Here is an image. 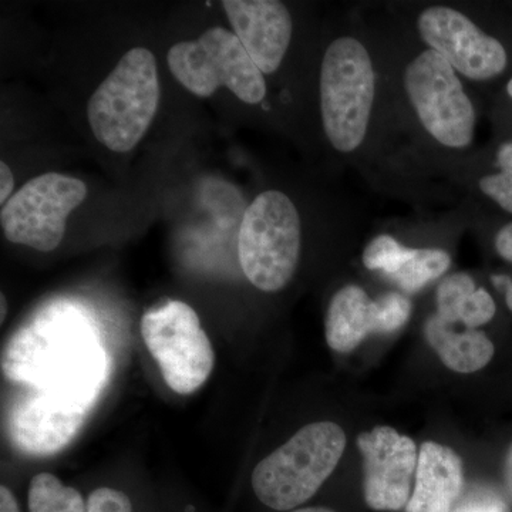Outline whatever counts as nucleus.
I'll return each instance as SVG.
<instances>
[{"label":"nucleus","mask_w":512,"mask_h":512,"mask_svg":"<svg viewBox=\"0 0 512 512\" xmlns=\"http://www.w3.org/2000/svg\"><path fill=\"white\" fill-rule=\"evenodd\" d=\"M2 372L9 382L93 410L109 384L111 359L90 313L56 301L13 333Z\"/></svg>","instance_id":"1"},{"label":"nucleus","mask_w":512,"mask_h":512,"mask_svg":"<svg viewBox=\"0 0 512 512\" xmlns=\"http://www.w3.org/2000/svg\"><path fill=\"white\" fill-rule=\"evenodd\" d=\"M346 433L332 421L302 427L254 468L255 497L275 511H293L311 500L338 467Z\"/></svg>","instance_id":"2"},{"label":"nucleus","mask_w":512,"mask_h":512,"mask_svg":"<svg viewBox=\"0 0 512 512\" xmlns=\"http://www.w3.org/2000/svg\"><path fill=\"white\" fill-rule=\"evenodd\" d=\"M156 57L144 47L128 50L87 104L94 137L114 153L143 140L160 103Z\"/></svg>","instance_id":"3"},{"label":"nucleus","mask_w":512,"mask_h":512,"mask_svg":"<svg viewBox=\"0 0 512 512\" xmlns=\"http://www.w3.org/2000/svg\"><path fill=\"white\" fill-rule=\"evenodd\" d=\"M372 57L360 40H333L320 69V111L326 137L340 153H353L365 141L375 100Z\"/></svg>","instance_id":"4"},{"label":"nucleus","mask_w":512,"mask_h":512,"mask_svg":"<svg viewBox=\"0 0 512 512\" xmlns=\"http://www.w3.org/2000/svg\"><path fill=\"white\" fill-rule=\"evenodd\" d=\"M301 217L284 192H261L245 210L238 235L242 271L255 288L278 292L291 282L301 256Z\"/></svg>","instance_id":"5"},{"label":"nucleus","mask_w":512,"mask_h":512,"mask_svg":"<svg viewBox=\"0 0 512 512\" xmlns=\"http://www.w3.org/2000/svg\"><path fill=\"white\" fill-rule=\"evenodd\" d=\"M167 60L175 79L195 96L210 97L220 87L248 104L266 96L264 73L228 29L211 28L197 40L175 43Z\"/></svg>","instance_id":"6"},{"label":"nucleus","mask_w":512,"mask_h":512,"mask_svg":"<svg viewBox=\"0 0 512 512\" xmlns=\"http://www.w3.org/2000/svg\"><path fill=\"white\" fill-rule=\"evenodd\" d=\"M141 335L165 383L175 393H194L211 376L214 348L187 303L165 301L148 309L141 319Z\"/></svg>","instance_id":"7"},{"label":"nucleus","mask_w":512,"mask_h":512,"mask_svg":"<svg viewBox=\"0 0 512 512\" xmlns=\"http://www.w3.org/2000/svg\"><path fill=\"white\" fill-rule=\"evenodd\" d=\"M404 89L420 123L437 143L448 148L470 146L476 110L456 70L434 50H426L404 70Z\"/></svg>","instance_id":"8"},{"label":"nucleus","mask_w":512,"mask_h":512,"mask_svg":"<svg viewBox=\"0 0 512 512\" xmlns=\"http://www.w3.org/2000/svg\"><path fill=\"white\" fill-rule=\"evenodd\" d=\"M86 197V184L79 178L57 173L39 175L3 205V234L13 244L53 251L63 241L67 217Z\"/></svg>","instance_id":"9"},{"label":"nucleus","mask_w":512,"mask_h":512,"mask_svg":"<svg viewBox=\"0 0 512 512\" xmlns=\"http://www.w3.org/2000/svg\"><path fill=\"white\" fill-rule=\"evenodd\" d=\"M421 39L467 79L484 82L504 72V46L470 19L447 6H431L417 20Z\"/></svg>","instance_id":"10"},{"label":"nucleus","mask_w":512,"mask_h":512,"mask_svg":"<svg viewBox=\"0 0 512 512\" xmlns=\"http://www.w3.org/2000/svg\"><path fill=\"white\" fill-rule=\"evenodd\" d=\"M356 444L363 458V493L369 508L406 510L419 460L414 440L393 427L377 426L359 434Z\"/></svg>","instance_id":"11"},{"label":"nucleus","mask_w":512,"mask_h":512,"mask_svg":"<svg viewBox=\"0 0 512 512\" xmlns=\"http://www.w3.org/2000/svg\"><path fill=\"white\" fill-rule=\"evenodd\" d=\"M92 410L28 389L8 412L9 439L20 453L47 457L69 446Z\"/></svg>","instance_id":"12"},{"label":"nucleus","mask_w":512,"mask_h":512,"mask_svg":"<svg viewBox=\"0 0 512 512\" xmlns=\"http://www.w3.org/2000/svg\"><path fill=\"white\" fill-rule=\"evenodd\" d=\"M235 36L264 74L275 73L291 45V13L278 0H224Z\"/></svg>","instance_id":"13"},{"label":"nucleus","mask_w":512,"mask_h":512,"mask_svg":"<svg viewBox=\"0 0 512 512\" xmlns=\"http://www.w3.org/2000/svg\"><path fill=\"white\" fill-rule=\"evenodd\" d=\"M464 487L463 461L436 441L421 444L416 483L406 512H451Z\"/></svg>","instance_id":"14"},{"label":"nucleus","mask_w":512,"mask_h":512,"mask_svg":"<svg viewBox=\"0 0 512 512\" xmlns=\"http://www.w3.org/2000/svg\"><path fill=\"white\" fill-rule=\"evenodd\" d=\"M380 330L379 308L365 289L343 286L333 295L325 320L326 342L338 353H349Z\"/></svg>","instance_id":"15"},{"label":"nucleus","mask_w":512,"mask_h":512,"mask_svg":"<svg viewBox=\"0 0 512 512\" xmlns=\"http://www.w3.org/2000/svg\"><path fill=\"white\" fill-rule=\"evenodd\" d=\"M424 336L443 365L456 373L468 375L478 372L494 357V343L484 332L467 328L463 332H457L454 325L447 323L439 315L431 316L427 320Z\"/></svg>","instance_id":"16"},{"label":"nucleus","mask_w":512,"mask_h":512,"mask_svg":"<svg viewBox=\"0 0 512 512\" xmlns=\"http://www.w3.org/2000/svg\"><path fill=\"white\" fill-rule=\"evenodd\" d=\"M450 265V255L443 249L406 247L399 268L389 278L403 291L417 292L446 274Z\"/></svg>","instance_id":"17"},{"label":"nucleus","mask_w":512,"mask_h":512,"mask_svg":"<svg viewBox=\"0 0 512 512\" xmlns=\"http://www.w3.org/2000/svg\"><path fill=\"white\" fill-rule=\"evenodd\" d=\"M28 512H87L86 500L53 474L40 473L30 481Z\"/></svg>","instance_id":"18"},{"label":"nucleus","mask_w":512,"mask_h":512,"mask_svg":"<svg viewBox=\"0 0 512 512\" xmlns=\"http://www.w3.org/2000/svg\"><path fill=\"white\" fill-rule=\"evenodd\" d=\"M497 312L493 296L485 289L477 288L458 303L453 316V325L463 323L467 329H477L491 322Z\"/></svg>","instance_id":"19"},{"label":"nucleus","mask_w":512,"mask_h":512,"mask_svg":"<svg viewBox=\"0 0 512 512\" xmlns=\"http://www.w3.org/2000/svg\"><path fill=\"white\" fill-rule=\"evenodd\" d=\"M406 247L390 235H379L363 251V264L370 271H380L387 276L396 272L402 262Z\"/></svg>","instance_id":"20"},{"label":"nucleus","mask_w":512,"mask_h":512,"mask_svg":"<svg viewBox=\"0 0 512 512\" xmlns=\"http://www.w3.org/2000/svg\"><path fill=\"white\" fill-rule=\"evenodd\" d=\"M476 289V282L470 275L458 272V274L447 276L437 289V315L447 323H451L458 303Z\"/></svg>","instance_id":"21"},{"label":"nucleus","mask_w":512,"mask_h":512,"mask_svg":"<svg viewBox=\"0 0 512 512\" xmlns=\"http://www.w3.org/2000/svg\"><path fill=\"white\" fill-rule=\"evenodd\" d=\"M379 308L380 330L393 333L402 329L412 315V303L402 293L390 292L376 299Z\"/></svg>","instance_id":"22"},{"label":"nucleus","mask_w":512,"mask_h":512,"mask_svg":"<svg viewBox=\"0 0 512 512\" xmlns=\"http://www.w3.org/2000/svg\"><path fill=\"white\" fill-rule=\"evenodd\" d=\"M87 512H134L130 495L119 488L99 487L86 500Z\"/></svg>","instance_id":"23"},{"label":"nucleus","mask_w":512,"mask_h":512,"mask_svg":"<svg viewBox=\"0 0 512 512\" xmlns=\"http://www.w3.org/2000/svg\"><path fill=\"white\" fill-rule=\"evenodd\" d=\"M480 188L504 211L512 214V171H501V173L481 178Z\"/></svg>","instance_id":"24"},{"label":"nucleus","mask_w":512,"mask_h":512,"mask_svg":"<svg viewBox=\"0 0 512 512\" xmlns=\"http://www.w3.org/2000/svg\"><path fill=\"white\" fill-rule=\"evenodd\" d=\"M451 512H507V507L500 498L488 491L467 495L463 501L458 500Z\"/></svg>","instance_id":"25"},{"label":"nucleus","mask_w":512,"mask_h":512,"mask_svg":"<svg viewBox=\"0 0 512 512\" xmlns=\"http://www.w3.org/2000/svg\"><path fill=\"white\" fill-rule=\"evenodd\" d=\"M495 249L504 261L512 264V222L498 231L495 237Z\"/></svg>","instance_id":"26"},{"label":"nucleus","mask_w":512,"mask_h":512,"mask_svg":"<svg viewBox=\"0 0 512 512\" xmlns=\"http://www.w3.org/2000/svg\"><path fill=\"white\" fill-rule=\"evenodd\" d=\"M13 188H15V177H13L12 170L6 163H0V202L3 205L10 200Z\"/></svg>","instance_id":"27"},{"label":"nucleus","mask_w":512,"mask_h":512,"mask_svg":"<svg viewBox=\"0 0 512 512\" xmlns=\"http://www.w3.org/2000/svg\"><path fill=\"white\" fill-rule=\"evenodd\" d=\"M497 164L501 171H512V143H505L498 148Z\"/></svg>","instance_id":"28"},{"label":"nucleus","mask_w":512,"mask_h":512,"mask_svg":"<svg viewBox=\"0 0 512 512\" xmlns=\"http://www.w3.org/2000/svg\"><path fill=\"white\" fill-rule=\"evenodd\" d=\"M504 483L507 488L508 497L512 501V444L508 448L507 456H505L504 463Z\"/></svg>","instance_id":"29"},{"label":"nucleus","mask_w":512,"mask_h":512,"mask_svg":"<svg viewBox=\"0 0 512 512\" xmlns=\"http://www.w3.org/2000/svg\"><path fill=\"white\" fill-rule=\"evenodd\" d=\"M289 512H336L326 507H308V508H296V510Z\"/></svg>","instance_id":"30"},{"label":"nucleus","mask_w":512,"mask_h":512,"mask_svg":"<svg viewBox=\"0 0 512 512\" xmlns=\"http://www.w3.org/2000/svg\"><path fill=\"white\" fill-rule=\"evenodd\" d=\"M0 306H2V312H0V320H5L6 313H8V303H6L5 295H0Z\"/></svg>","instance_id":"31"},{"label":"nucleus","mask_w":512,"mask_h":512,"mask_svg":"<svg viewBox=\"0 0 512 512\" xmlns=\"http://www.w3.org/2000/svg\"><path fill=\"white\" fill-rule=\"evenodd\" d=\"M505 302H507L508 309L512 312V282L507 286V292H505Z\"/></svg>","instance_id":"32"},{"label":"nucleus","mask_w":512,"mask_h":512,"mask_svg":"<svg viewBox=\"0 0 512 512\" xmlns=\"http://www.w3.org/2000/svg\"><path fill=\"white\" fill-rule=\"evenodd\" d=\"M507 93L512 97V79L508 82Z\"/></svg>","instance_id":"33"}]
</instances>
